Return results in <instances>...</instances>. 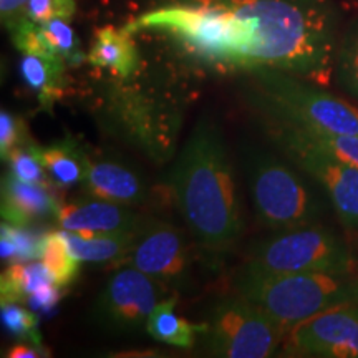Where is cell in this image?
<instances>
[{"label": "cell", "instance_id": "15", "mask_svg": "<svg viewBox=\"0 0 358 358\" xmlns=\"http://www.w3.org/2000/svg\"><path fill=\"white\" fill-rule=\"evenodd\" d=\"M87 194L124 206H138L146 199L145 181L131 169L115 161L90 163L83 179Z\"/></svg>", "mask_w": 358, "mask_h": 358}, {"label": "cell", "instance_id": "21", "mask_svg": "<svg viewBox=\"0 0 358 358\" xmlns=\"http://www.w3.org/2000/svg\"><path fill=\"white\" fill-rule=\"evenodd\" d=\"M50 282L53 280L43 262H13L0 277V302L27 303L34 290Z\"/></svg>", "mask_w": 358, "mask_h": 358}, {"label": "cell", "instance_id": "32", "mask_svg": "<svg viewBox=\"0 0 358 358\" xmlns=\"http://www.w3.org/2000/svg\"><path fill=\"white\" fill-rule=\"evenodd\" d=\"M60 287L50 282V284H43L37 290H34L27 303L35 312H50L60 302Z\"/></svg>", "mask_w": 358, "mask_h": 358}, {"label": "cell", "instance_id": "5", "mask_svg": "<svg viewBox=\"0 0 358 358\" xmlns=\"http://www.w3.org/2000/svg\"><path fill=\"white\" fill-rule=\"evenodd\" d=\"M248 71L254 87L249 96L254 111L308 131L358 136V108L329 93L325 87L268 66Z\"/></svg>", "mask_w": 358, "mask_h": 358}, {"label": "cell", "instance_id": "14", "mask_svg": "<svg viewBox=\"0 0 358 358\" xmlns=\"http://www.w3.org/2000/svg\"><path fill=\"white\" fill-rule=\"evenodd\" d=\"M57 201L47 186L20 181L8 173L2 179V219L17 227H29L35 221L55 216Z\"/></svg>", "mask_w": 358, "mask_h": 358}, {"label": "cell", "instance_id": "26", "mask_svg": "<svg viewBox=\"0 0 358 358\" xmlns=\"http://www.w3.org/2000/svg\"><path fill=\"white\" fill-rule=\"evenodd\" d=\"M3 329L10 337L22 340V342H34L42 345V337L38 332V320L32 308H25L19 302L2 303L0 312Z\"/></svg>", "mask_w": 358, "mask_h": 358}, {"label": "cell", "instance_id": "4", "mask_svg": "<svg viewBox=\"0 0 358 358\" xmlns=\"http://www.w3.org/2000/svg\"><path fill=\"white\" fill-rule=\"evenodd\" d=\"M236 290L266 310L287 335L313 315L358 303V272L264 274L243 267L236 277Z\"/></svg>", "mask_w": 358, "mask_h": 358}, {"label": "cell", "instance_id": "2", "mask_svg": "<svg viewBox=\"0 0 358 358\" xmlns=\"http://www.w3.org/2000/svg\"><path fill=\"white\" fill-rule=\"evenodd\" d=\"M252 17L257 47L252 69L285 71L319 87L334 80L340 38V8L335 0H229Z\"/></svg>", "mask_w": 358, "mask_h": 358}, {"label": "cell", "instance_id": "1", "mask_svg": "<svg viewBox=\"0 0 358 358\" xmlns=\"http://www.w3.org/2000/svg\"><path fill=\"white\" fill-rule=\"evenodd\" d=\"M176 208L201 248L221 254L243 234L234 169L221 128L201 118L169 174Z\"/></svg>", "mask_w": 358, "mask_h": 358}, {"label": "cell", "instance_id": "34", "mask_svg": "<svg viewBox=\"0 0 358 358\" xmlns=\"http://www.w3.org/2000/svg\"><path fill=\"white\" fill-rule=\"evenodd\" d=\"M0 257L2 261H17V245L12 237L3 231L0 234Z\"/></svg>", "mask_w": 358, "mask_h": 358}, {"label": "cell", "instance_id": "30", "mask_svg": "<svg viewBox=\"0 0 358 358\" xmlns=\"http://www.w3.org/2000/svg\"><path fill=\"white\" fill-rule=\"evenodd\" d=\"M25 124L20 116H15L10 111H0V156L6 161L7 156L15 148L25 145Z\"/></svg>", "mask_w": 358, "mask_h": 358}, {"label": "cell", "instance_id": "8", "mask_svg": "<svg viewBox=\"0 0 358 358\" xmlns=\"http://www.w3.org/2000/svg\"><path fill=\"white\" fill-rule=\"evenodd\" d=\"M264 274L358 272V259L337 232L322 224L277 231L250 248L245 266Z\"/></svg>", "mask_w": 358, "mask_h": 358}, {"label": "cell", "instance_id": "20", "mask_svg": "<svg viewBox=\"0 0 358 358\" xmlns=\"http://www.w3.org/2000/svg\"><path fill=\"white\" fill-rule=\"evenodd\" d=\"M176 299L158 302L155 310L151 312L146 324V332L158 342L178 348H192L198 335L203 332V325H192L179 317L176 310Z\"/></svg>", "mask_w": 358, "mask_h": 358}, {"label": "cell", "instance_id": "28", "mask_svg": "<svg viewBox=\"0 0 358 358\" xmlns=\"http://www.w3.org/2000/svg\"><path fill=\"white\" fill-rule=\"evenodd\" d=\"M299 128V127H297ZM306 136L313 145H317L325 153L335 156V158L358 168V136L357 134H329L315 133L301 128Z\"/></svg>", "mask_w": 358, "mask_h": 358}, {"label": "cell", "instance_id": "16", "mask_svg": "<svg viewBox=\"0 0 358 358\" xmlns=\"http://www.w3.org/2000/svg\"><path fill=\"white\" fill-rule=\"evenodd\" d=\"M87 60L98 69H106L116 77L128 78L140 66V53L127 29L105 25L98 29Z\"/></svg>", "mask_w": 358, "mask_h": 358}, {"label": "cell", "instance_id": "31", "mask_svg": "<svg viewBox=\"0 0 358 358\" xmlns=\"http://www.w3.org/2000/svg\"><path fill=\"white\" fill-rule=\"evenodd\" d=\"M2 231L10 236L17 245V262H30L42 257L43 236L38 237L27 231V227L10 226L7 222H2Z\"/></svg>", "mask_w": 358, "mask_h": 358}, {"label": "cell", "instance_id": "25", "mask_svg": "<svg viewBox=\"0 0 358 358\" xmlns=\"http://www.w3.org/2000/svg\"><path fill=\"white\" fill-rule=\"evenodd\" d=\"M6 161L10 166V173L20 181L43 186L48 185L50 176L43 166L37 145H30V143L20 145L7 156Z\"/></svg>", "mask_w": 358, "mask_h": 358}, {"label": "cell", "instance_id": "19", "mask_svg": "<svg viewBox=\"0 0 358 358\" xmlns=\"http://www.w3.org/2000/svg\"><path fill=\"white\" fill-rule=\"evenodd\" d=\"M66 245L78 261L85 262H123L134 243L131 234L80 236L62 229Z\"/></svg>", "mask_w": 358, "mask_h": 358}, {"label": "cell", "instance_id": "3", "mask_svg": "<svg viewBox=\"0 0 358 358\" xmlns=\"http://www.w3.org/2000/svg\"><path fill=\"white\" fill-rule=\"evenodd\" d=\"M169 35L192 57L227 69H252L257 47L252 17L229 0H185L150 10L124 27Z\"/></svg>", "mask_w": 358, "mask_h": 358}, {"label": "cell", "instance_id": "10", "mask_svg": "<svg viewBox=\"0 0 358 358\" xmlns=\"http://www.w3.org/2000/svg\"><path fill=\"white\" fill-rule=\"evenodd\" d=\"M155 279L131 266L110 275L98 295L92 317L110 334L128 335L146 330L148 319L158 306Z\"/></svg>", "mask_w": 358, "mask_h": 358}, {"label": "cell", "instance_id": "18", "mask_svg": "<svg viewBox=\"0 0 358 358\" xmlns=\"http://www.w3.org/2000/svg\"><path fill=\"white\" fill-rule=\"evenodd\" d=\"M40 158L57 186L70 187L83 182L92 161L71 138L40 148Z\"/></svg>", "mask_w": 358, "mask_h": 358}, {"label": "cell", "instance_id": "6", "mask_svg": "<svg viewBox=\"0 0 358 358\" xmlns=\"http://www.w3.org/2000/svg\"><path fill=\"white\" fill-rule=\"evenodd\" d=\"M249 194L257 221L272 231L319 224L327 203L307 179L262 148H248L243 153Z\"/></svg>", "mask_w": 358, "mask_h": 358}, {"label": "cell", "instance_id": "12", "mask_svg": "<svg viewBox=\"0 0 358 358\" xmlns=\"http://www.w3.org/2000/svg\"><path fill=\"white\" fill-rule=\"evenodd\" d=\"M289 350L301 357L358 358V303L334 307L287 334Z\"/></svg>", "mask_w": 358, "mask_h": 358}, {"label": "cell", "instance_id": "13", "mask_svg": "<svg viewBox=\"0 0 358 358\" xmlns=\"http://www.w3.org/2000/svg\"><path fill=\"white\" fill-rule=\"evenodd\" d=\"M55 219L62 229L75 234L108 236L136 232L145 217L129 209V206L87 194V198L58 203Z\"/></svg>", "mask_w": 358, "mask_h": 358}, {"label": "cell", "instance_id": "11", "mask_svg": "<svg viewBox=\"0 0 358 358\" xmlns=\"http://www.w3.org/2000/svg\"><path fill=\"white\" fill-rule=\"evenodd\" d=\"M123 262L161 284L176 289H186L189 284V254L185 237L173 224L159 219H143Z\"/></svg>", "mask_w": 358, "mask_h": 358}, {"label": "cell", "instance_id": "22", "mask_svg": "<svg viewBox=\"0 0 358 358\" xmlns=\"http://www.w3.org/2000/svg\"><path fill=\"white\" fill-rule=\"evenodd\" d=\"M334 80L348 96L358 101V17L348 22L340 34Z\"/></svg>", "mask_w": 358, "mask_h": 358}, {"label": "cell", "instance_id": "17", "mask_svg": "<svg viewBox=\"0 0 358 358\" xmlns=\"http://www.w3.org/2000/svg\"><path fill=\"white\" fill-rule=\"evenodd\" d=\"M65 60L58 55H22L19 70L24 83L37 95L43 110L52 111L60 98L65 78Z\"/></svg>", "mask_w": 358, "mask_h": 358}, {"label": "cell", "instance_id": "24", "mask_svg": "<svg viewBox=\"0 0 358 358\" xmlns=\"http://www.w3.org/2000/svg\"><path fill=\"white\" fill-rule=\"evenodd\" d=\"M70 20L65 19H53L42 22V32L50 45L52 52L55 55L62 57L66 65H78L85 60L82 47H80V40L69 24Z\"/></svg>", "mask_w": 358, "mask_h": 358}, {"label": "cell", "instance_id": "9", "mask_svg": "<svg viewBox=\"0 0 358 358\" xmlns=\"http://www.w3.org/2000/svg\"><path fill=\"white\" fill-rule=\"evenodd\" d=\"M201 337L208 355L266 358L277 352L285 332L257 303L237 294L214 303Z\"/></svg>", "mask_w": 358, "mask_h": 358}, {"label": "cell", "instance_id": "23", "mask_svg": "<svg viewBox=\"0 0 358 358\" xmlns=\"http://www.w3.org/2000/svg\"><path fill=\"white\" fill-rule=\"evenodd\" d=\"M42 262L47 267L53 284L58 287H69L78 275V259L71 254L62 231H52L43 236Z\"/></svg>", "mask_w": 358, "mask_h": 358}, {"label": "cell", "instance_id": "7", "mask_svg": "<svg viewBox=\"0 0 358 358\" xmlns=\"http://www.w3.org/2000/svg\"><path fill=\"white\" fill-rule=\"evenodd\" d=\"M254 113L280 153L320 186L340 224L348 231L358 232V168L325 153L301 128L262 111Z\"/></svg>", "mask_w": 358, "mask_h": 358}, {"label": "cell", "instance_id": "29", "mask_svg": "<svg viewBox=\"0 0 358 358\" xmlns=\"http://www.w3.org/2000/svg\"><path fill=\"white\" fill-rule=\"evenodd\" d=\"M75 12H77L75 0H29L25 7V15L38 24L53 19L70 20Z\"/></svg>", "mask_w": 358, "mask_h": 358}, {"label": "cell", "instance_id": "27", "mask_svg": "<svg viewBox=\"0 0 358 358\" xmlns=\"http://www.w3.org/2000/svg\"><path fill=\"white\" fill-rule=\"evenodd\" d=\"M13 47L19 50L22 55L25 53H37V55H55L52 52L50 45L42 32V27L38 22L30 20L29 17L13 22L7 27Z\"/></svg>", "mask_w": 358, "mask_h": 358}, {"label": "cell", "instance_id": "33", "mask_svg": "<svg viewBox=\"0 0 358 358\" xmlns=\"http://www.w3.org/2000/svg\"><path fill=\"white\" fill-rule=\"evenodd\" d=\"M8 358H40V357H48V352L45 350L42 345L34 342H22L19 340L17 345L8 348L7 352Z\"/></svg>", "mask_w": 358, "mask_h": 358}]
</instances>
